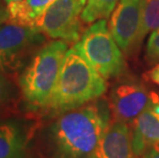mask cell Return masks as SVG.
<instances>
[{"mask_svg": "<svg viewBox=\"0 0 159 158\" xmlns=\"http://www.w3.org/2000/svg\"><path fill=\"white\" fill-rule=\"evenodd\" d=\"M27 133L22 124L15 120L0 122V158H29Z\"/></svg>", "mask_w": 159, "mask_h": 158, "instance_id": "8fae6325", "label": "cell"}, {"mask_svg": "<svg viewBox=\"0 0 159 158\" xmlns=\"http://www.w3.org/2000/svg\"><path fill=\"white\" fill-rule=\"evenodd\" d=\"M146 76L148 77L149 80H151L155 84L159 85V63L155 67H153L150 71L147 72Z\"/></svg>", "mask_w": 159, "mask_h": 158, "instance_id": "e0dca14e", "label": "cell"}, {"mask_svg": "<svg viewBox=\"0 0 159 158\" xmlns=\"http://www.w3.org/2000/svg\"><path fill=\"white\" fill-rule=\"evenodd\" d=\"M57 0H21L7 4L8 22L31 26Z\"/></svg>", "mask_w": 159, "mask_h": 158, "instance_id": "7c38bea8", "label": "cell"}, {"mask_svg": "<svg viewBox=\"0 0 159 158\" xmlns=\"http://www.w3.org/2000/svg\"><path fill=\"white\" fill-rule=\"evenodd\" d=\"M159 144V99L154 95L147 108L134 121L131 146L136 158Z\"/></svg>", "mask_w": 159, "mask_h": 158, "instance_id": "9c48e42d", "label": "cell"}, {"mask_svg": "<svg viewBox=\"0 0 159 158\" xmlns=\"http://www.w3.org/2000/svg\"><path fill=\"white\" fill-rule=\"evenodd\" d=\"M46 37L34 27L6 22L0 26V71L8 77L24 70L45 44Z\"/></svg>", "mask_w": 159, "mask_h": 158, "instance_id": "5b68a950", "label": "cell"}, {"mask_svg": "<svg viewBox=\"0 0 159 158\" xmlns=\"http://www.w3.org/2000/svg\"><path fill=\"white\" fill-rule=\"evenodd\" d=\"M146 56L149 62H159V28L154 30L149 36L146 47Z\"/></svg>", "mask_w": 159, "mask_h": 158, "instance_id": "2e32d148", "label": "cell"}, {"mask_svg": "<svg viewBox=\"0 0 159 158\" xmlns=\"http://www.w3.org/2000/svg\"><path fill=\"white\" fill-rule=\"evenodd\" d=\"M118 1L119 0H86L81 15L82 22L90 24L99 20L109 18L116 8Z\"/></svg>", "mask_w": 159, "mask_h": 158, "instance_id": "5bb4252c", "label": "cell"}, {"mask_svg": "<svg viewBox=\"0 0 159 158\" xmlns=\"http://www.w3.org/2000/svg\"><path fill=\"white\" fill-rule=\"evenodd\" d=\"M90 158H136L128 124L117 120L110 124Z\"/></svg>", "mask_w": 159, "mask_h": 158, "instance_id": "30bf717a", "label": "cell"}, {"mask_svg": "<svg viewBox=\"0 0 159 158\" xmlns=\"http://www.w3.org/2000/svg\"><path fill=\"white\" fill-rule=\"evenodd\" d=\"M154 95L138 82H123L115 86L110 97V108L117 121L134 122L147 108Z\"/></svg>", "mask_w": 159, "mask_h": 158, "instance_id": "ba28073f", "label": "cell"}, {"mask_svg": "<svg viewBox=\"0 0 159 158\" xmlns=\"http://www.w3.org/2000/svg\"><path fill=\"white\" fill-rule=\"evenodd\" d=\"M73 47L105 79L117 77L124 72L122 50L111 34L106 19L94 22L84 30Z\"/></svg>", "mask_w": 159, "mask_h": 158, "instance_id": "277c9868", "label": "cell"}, {"mask_svg": "<svg viewBox=\"0 0 159 158\" xmlns=\"http://www.w3.org/2000/svg\"><path fill=\"white\" fill-rule=\"evenodd\" d=\"M86 0H57L32 27L46 38L76 43L82 35L81 15Z\"/></svg>", "mask_w": 159, "mask_h": 158, "instance_id": "8992f818", "label": "cell"}, {"mask_svg": "<svg viewBox=\"0 0 159 158\" xmlns=\"http://www.w3.org/2000/svg\"><path fill=\"white\" fill-rule=\"evenodd\" d=\"M106 90V79L72 47L65 53L46 108L62 114L99 99Z\"/></svg>", "mask_w": 159, "mask_h": 158, "instance_id": "7a4b0ae2", "label": "cell"}, {"mask_svg": "<svg viewBox=\"0 0 159 158\" xmlns=\"http://www.w3.org/2000/svg\"><path fill=\"white\" fill-rule=\"evenodd\" d=\"M6 4H9V3H12V2H16V1H21V0H4Z\"/></svg>", "mask_w": 159, "mask_h": 158, "instance_id": "ffe728a7", "label": "cell"}, {"mask_svg": "<svg viewBox=\"0 0 159 158\" xmlns=\"http://www.w3.org/2000/svg\"><path fill=\"white\" fill-rule=\"evenodd\" d=\"M109 125L108 107L89 104L61 114L49 129V141L59 158H90Z\"/></svg>", "mask_w": 159, "mask_h": 158, "instance_id": "6da1fadb", "label": "cell"}, {"mask_svg": "<svg viewBox=\"0 0 159 158\" xmlns=\"http://www.w3.org/2000/svg\"><path fill=\"white\" fill-rule=\"evenodd\" d=\"M141 19L142 0H119L111 15L109 29L122 52L137 48Z\"/></svg>", "mask_w": 159, "mask_h": 158, "instance_id": "52a82bcc", "label": "cell"}, {"mask_svg": "<svg viewBox=\"0 0 159 158\" xmlns=\"http://www.w3.org/2000/svg\"><path fill=\"white\" fill-rule=\"evenodd\" d=\"M139 158H159V144L150 148L143 156Z\"/></svg>", "mask_w": 159, "mask_h": 158, "instance_id": "d6986e66", "label": "cell"}, {"mask_svg": "<svg viewBox=\"0 0 159 158\" xmlns=\"http://www.w3.org/2000/svg\"><path fill=\"white\" fill-rule=\"evenodd\" d=\"M15 90L8 76L0 71V109L4 108L11 102Z\"/></svg>", "mask_w": 159, "mask_h": 158, "instance_id": "9a60e30c", "label": "cell"}, {"mask_svg": "<svg viewBox=\"0 0 159 158\" xmlns=\"http://www.w3.org/2000/svg\"><path fill=\"white\" fill-rule=\"evenodd\" d=\"M68 43L52 40L37 52L21 72L19 84L24 101L32 109H44L56 86Z\"/></svg>", "mask_w": 159, "mask_h": 158, "instance_id": "3957f363", "label": "cell"}, {"mask_svg": "<svg viewBox=\"0 0 159 158\" xmlns=\"http://www.w3.org/2000/svg\"><path fill=\"white\" fill-rule=\"evenodd\" d=\"M6 22H8L7 4L4 0H0V26Z\"/></svg>", "mask_w": 159, "mask_h": 158, "instance_id": "ac0fdd59", "label": "cell"}, {"mask_svg": "<svg viewBox=\"0 0 159 158\" xmlns=\"http://www.w3.org/2000/svg\"><path fill=\"white\" fill-rule=\"evenodd\" d=\"M159 28V0H142V19L137 47L149 32Z\"/></svg>", "mask_w": 159, "mask_h": 158, "instance_id": "4fadbf2b", "label": "cell"}]
</instances>
